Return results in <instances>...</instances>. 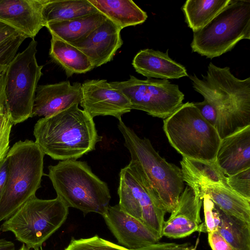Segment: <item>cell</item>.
Returning a JSON list of instances; mask_svg holds the SVG:
<instances>
[{"instance_id":"74e56055","label":"cell","mask_w":250,"mask_h":250,"mask_svg":"<svg viewBox=\"0 0 250 250\" xmlns=\"http://www.w3.org/2000/svg\"><path fill=\"white\" fill-rule=\"evenodd\" d=\"M0 250H15V244L4 239H0Z\"/></svg>"},{"instance_id":"d590c367","label":"cell","mask_w":250,"mask_h":250,"mask_svg":"<svg viewBox=\"0 0 250 250\" xmlns=\"http://www.w3.org/2000/svg\"><path fill=\"white\" fill-rule=\"evenodd\" d=\"M19 35L21 34L10 26L0 22V45Z\"/></svg>"},{"instance_id":"83f0119b","label":"cell","mask_w":250,"mask_h":250,"mask_svg":"<svg viewBox=\"0 0 250 250\" xmlns=\"http://www.w3.org/2000/svg\"><path fill=\"white\" fill-rule=\"evenodd\" d=\"M64 250H129L100 237L98 235L87 238H72Z\"/></svg>"},{"instance_id":"3957f363","label":"cell","mask_w":250,"mask_h":250,"mask_svg":"<svg viewBox=\"0 0 250 250\" xmlns=\"http://www.w3.org/2000/svg\"><path fill=\"white\" fill-rule=\"evenodd\" d=\"M75 104L35 124V142L44 154L56 160H77L95 149L102 140L93 118Z\"/></svg>"},{"instance_id":"4dcf8cb0","label":"cell","mask_w":250,"mask_h":250,"mask_svg":"<svg viewBox=\"0 0 250 250\" xmlns=\"http://www.w3.org/2000/svg\"><path fill=\"white\" fill-rule=\"evenodd\" d=\"M229 188L239 195L250 200V168L227 176Z\"/></svg>"},{"instance_id":"ab89813d","label":"cell","mask_w":250,"mask_h":250,"mask_svg":"<svg viewBox=\"0 0 250 250\" xmlns=\"http://www.w3.org/2000/svg\"><path fill=\"white\" fill-rule=\"evenodd\" d=\"M18 250H30L27 248V247L25 245V244H23L21 247Z\"/></svg>"},{"instance_id":"7c38bea8","label":"cell","mask_w":250,"mask_h":250,"mask_svg":"<svg viewBox=\"0 0 250 250\" xmlns=\"http://www.w3.org/2000/svg\"><path fill=\"white\" fill-rule=\"evenodd\" d=\"M80 104L93 118L111 116L119 120L132 110L126 96L104 79L86 80L82 83Z\"/></svg>"},{"instance_id":"484cf974","label":"cell","mask_w":250,"mask_h":250,"mask_svg":"<svg viewBox=\"0 0 250 250\" xmlns=\"http://www.w3.org/2000/svg\"><path fill=\"white\" fill-rule=\"evenodd\" d=\"M231 0H188L182 7L185 21L193 32L205 26Z\"/></svg>"},{"instance_id":"603a6c76","label":"cell","mask_w":250,"mask_h":250,"mask_svg":"<svg viewBox=\"0 0 250 250\" xmlns=\"http://www.w3.org/2000/svg\"><path fill=\"white\" fill-rule=\"evenodd\" d=\"M49 55L64 70L67 77L83 74L94 67L88 57L74 45L52 37Z\"/></svg>"},{"instance_id":"ac0fdd59","label":"cell","mask_w":250,"mask_h":250,"mask_svg":"<svg viewBox=\"0 0 250 250\" xmlns=\"http://www.w3.org/2000/svg\"><path fill=\"white\" fill-rule=\"evenodd\" d=\"M215 161L228 176L250 168V125L221 140Z\"/></svg>"},{"instance_id":"5bb4252c","label":"cell","mask_w":250,"mask_h":250,"mask_svg":"<svg viewBox=\"0 0 250 250\" xmlns=\"http://www.w3.org/2000/svg\"><path fill=\"white\" fill-rule=\"evenodd\" d=\"M48 0H0V22L26 38H34L45 25L43 8Z\"/></svg>"},{"instance_id":"8fae6325","label":"cell","mask_w":250,"mask_h":250,"mask_svg":"<svg viewBox=\"0 0 250 250\" xmlns=\"http://www.w3.org/2000/svg\"><path fill=\"white\" fill-rule=\"evenodd\" d=\"M118 205L146 225L161 238L166 212L159 208L126 165L119 173Z\"/></svg>"},{"instance_id":"9a60e30c","label":"cell","mask_w":250,"mask_h":250,"mask_svg":"<svg viewBox=\"0 0 250 250\" xmlns=\"http://www.w3.org/2000/svg\"><path fill=\"white\" fill-rule=\"evenodd\" d=\"M202 203L203 198L187 186L181 194L177 206L169 218L164 222L162 236L178 239L189 236L195 231H200Z\"/></svg>"},{"instance_id":"ba28073f","label":"cell","mask_w":250,"mask_h":250,"mask_svg":"<svg viewBox=\"0 0 250 250\" xmlns=\"http://www.w3.org/2000/svg\"><path fill=\"white\" fill-rule=\"evenodd\" d=\"M68 214V207L58 197L46 200L35 196L6 220L0 230L12 232L28 249H36L62 225Z\"/></svg>"},{"instance_id":"5b68a950","label":"cell","mask_w":250,"mask_h":250,"mask_svg":"<svg viewBox=\"0 0 250 250\" xmlns=\"http://www.w3.org/2000/svg\"><path fill=\"white\" fill-rule=\"evenodd\" d=\"M44 155L35 142L27 139L15 143L9 150L8 174L0 199V222L36 196L43 175Z\"/></svg>"},{"instance_id":"44dd1931","label":"cell","mask_w":250,"mask_h":250,"mask_svg":"<svg viewBox=\"0 0 250 250\" xmlns=\"http://www.w3.org/2000/svg\"><path fill=\"white\" fill-rule=\"evenodd\" d=\"M106 19L98 12L68 21L49 22L45 27L52 37L72 44L84 39Z\"/></svg>"},{"instance_id":"7402d4cb","label":"cell","mask_w":250,"mask_h":250,"mask_svg":"<svg viewBox=\"0 0 250 250\" xmlns=\"http://www.w3.org/2000/svg\"><path fill=\"white\" fill-rule=\"evenodd\" d=\"M97 9L121 30L141 24L147 18L146 12L132 0H88Z\"/></svg>"},{"instance_id":"ffe728a7","label":"cell","mask_w":250,"mask_h":250,"mask_svg":"<svg viewBox=\"0 0 250 250\" xmlns=\"http://www.w3.org/2000/svg\"><path fill=\"white\" fill-rule=\"evenodd\" d=\"M180 164L184 181L202 198L201 188L204 186L214 185L229 188L227 177L215 161H204L183 157Z\"/></svg>"},{"instance_id":"d6986e66","label":"cell","mask_w":250,"mask_h":250,"mask_svg":"<svg viewBox=\"0 0 250 250\" xmlns=\"http://www.w3.org/2000/svg\"><path fill=\"white\" fill-rule=\"evenodd\" d=\"M167 51L141 50L134 57L132 65L138 73L147 78L168 80L188 76L185 66L171 59Z\"/></svg>"},{"instance_id":"8992f818","label":"cell","mask_w":250,"mask_h":250,"mask_svg":"<svg viewBox=\"0 0 250 250\" xmlns=\"http://www.w3.org/2000/svg\"><path fill=\"white\" fill-rule=\"evenodd\" d=\"M163 130L170 145L183 157L215 161L221 139L193 103L183 104L164 119Z\"/></svg>"},{"instance_id":"f35d334b","label":"cell","mask_w":250,"mask_h":250,"mask_svg":"<svg viewBox=\"0 0 250 250\" xmlns=\"http://www.w3.org/2000/svg\"><path fill=\"white\" fill-rule=\"evenodd\" d=\"M5 71L0 73V92L4 88L5 80Z\"/></svg>"},{"instance_id":"60d3db41","label":"cell","mask_w":250,"mask_h":250,"mask_svg":"<svg viewBox=\"0 0 250 250\" xmlns=\"http://www.w3.org/2000/svg\"><path fill=\"white\" fill-rule=\"evenodd\" d=\"M4 96V88L0 92V101Z\"/></svg>"},{"instance_id":"b9f144b4","label":"cell","mask_w":250,"mask_h":250,"mask_svg":"<svg viewBox=\"0 0 250 250\" xmlns=\"http://www.w3.org/2000/svg\"><path fill=\"white\" fill-rule=\"evenodd\" d=\"M34 250H43L42 247L34 249Z\"/></svg>"},{"instance_id":"e575fe53","label":"cell","mask_w":250,"mask_h":250,"mask_svg":"<svg viewBox=\"0 0 250 250\" xmlns=\"http://www.w3.org/2000/svg\"><path fill=\"white\" fill-rule=\"evenodd\" d=\"M192 247L189 243H157L136 250H189Z\"/></svg>"},{"instance_id":"277c9868","label":"cell","mask_w":250,"mask_h":250,"mask_svg":"<svg viewBox=\"0 0 250 250\" xmlns=\"http://www.w3.org/2000/svg\"><path fill=\"white\" fill-rule=\"evenodd\" d=\"M57 196L69 208L103 215L111 198L107 184L92 171L85 162L61 161L48 167Z\"/></svg>"},{"instance_id":"d4e9b609","label":"cell","mask_w":250,"mask_h":250,"mask_svg":"<svg viewBox=\"0 0 250 250\" xmlns=\"http://www.w3.org/2000/svg\"><path fill=\"white\" fill-rule=\"evenodd\" d=\"M99 11L88 0H48L42 12L45 25L68 21Z\"/></svg>"},{"instance_id":"2e32d148","label":"cell","mask_w":250,"mask_h":250,"mask_svg":"<svg viewBox=\"0 0 250 250\" xmlns=\"http://www.w3.org/2000/svg\"><path fill=\"white\" fill-rule=\"evenodd\" d=\"M82 83L63 81L38 85L32 109V117L51 116L74 104H80Z\"/></svg>"},{"instance_id":"52a82bcc","label":"cell","mask_w":250,"mask_h":250,"mask_svg":"<svg viewBox=\"0 0 250 250\" xmlns=\"http://www.w3.org/2000/svg\"><path fill=\"white\" fill-rule=\"evenodd\" d=\"M243 39L250 40V0H231L213 19L193 32V52L212 59L231 51Z\"/></svg>"},{"instance_id":"7a4b0ae2","label":"cell","mask_w":250,"mask_h":250,"mask_svg":"<svg viewBox=\"0 0 250 250\" xmlns=\"http://www.w3.org/2000/svg\"><path fill=\"white\" fill-rule=\"evenodd\" d=\"M202 79L189 76L194 90L215 108V128L220 139L250 125V77L240 79L228 66L210 62Z\"/></svg>"},{"instance_id":"d6a6232c","label":"cell","mask_w":250,"mask_h":250,"mask_svg":"<svg viewBox=\"0 0 250 250\" xmlns=\"http://www.w3.org/2000/svg\"><path fill=\"white\" fill-rule=\"evenodd\" d=\"M201 115L213 126L215 127L217 120V112L214 107L207 100L193 103Z\"/></svg>"},{"instance_id":"7bdbcfd3","label":"cell","mask_w":250,"mask_h":250,"mask_svg":"<svg viewBox=\"0 0 250 250\" xmlns=\"http://www.w3.org/2000/svg\"><path fill=\"white\" fill-rule=\"evenodd\" d=\"M189 250H196V248H191Z\"/></svg>"},{"instance_id":"cb8c5ba5","label":"cell","mask_w":250,"mask_h":250,"mask_svg":"<svg viewBox=\"0 0 250 250\" xmlns=\"http://www.w3.org/2000/svg\"><path fill=\"white\" fill-rule=\"evenodd\" d=\"M201 194L208 195L213 202L226 213L250 223V200L239 195L230 188L211 185L201 188Z\"/></svg>"},{"instance_id":"30bf717a","label":"cell","mask_w":250,"mask_h":250,"mask_svg":"<svg viewBox=\"0 0 250 250\" xmlns=\"http://www.w3.org/2000/svg\"><path fill=\"white\" fill-rule=\"evenodd\" d=\"M128 99L131 109L142 110L154 117L165 119L182 104L184 94L177 84L168 80L132 76L125 81L110 82Z\"/></svg>"},{"instance_id":"4316f807","label":"cell","mask_w":250,"mask_h":250,"mask_svg":"<svg viewBox=\"0 0 250 250\" xmlns=\"http://www.w3.org/2000/svg\"><path fill=\"white\" fill-rule=\"evenodd\" d=\"M216 207L220 219L217 231L234 250H250V223L230 216Z\"/></svg>"},{"instance_id":"1f68e13d","label":"cell","mask_w":250,"mask_h":250,"mask_svg":"<svg viewBox=\"0 0 250 250\" xmlns=\"http://www.w3.org/2000/svg\"><path fill=\"white\" fill-rule=\"evenodd\" d=\"M205 223H202L200 231L208 233L217 230L220 219L215 204L208 195L203 197Z\"/></svg>"},{"instance_id":"836d02e7","label":"cell","mask_w":250,"mask_h":250,"mask_svg":"<svg viewBox=\"0 0 250 250\" xmlns=\"http://www.w3.org/2000/svg\"><path fill=\"white\" fill-rule=\"evenodd\" d=\"M208 234V243L212 250H234L217 230Z\"/></svg>"},{"instance_id":"8d00e7d4","label":"cell","mask_w":250,"mask_h":250,"mask_svg":"<svg viewBox=\"0 0 250 250\" xmlns=\"http://www.w3.org/2000/svg\"><path fill=\"white\" fill-rule=\"evenodd\" d=\"M8 174V161L6 157L0 162V199L3 193Z\"/></svg>"},{"instance_id":"9c48e42d","label":"cell","mask_w":250,"mask_h":250,"mask_svg":"<svg viewBox=\"0 0 250 250\" xmlns=\"http://www.w3.org/2000/svg\"><path fill=\"white\" fill-rule=\"evenodd\" d=\"M37 42L32 39L28 46L16 55L5 71L4 95L13 125L32 117L38 83L42 75V65L38 63Z\"/></svg>"},{"instance_id":"e0dca14e","label":"cell","mask_w":250,"mask_h":250,"mask_svg":"<svg viewBox=\"0 0 250 250\" xmlns=\"http://www.w3.org/2000/svg\"><path fill=\"white\" fill-rule=\"evenodd\" d=\"M121 30L107 19L86 38L72 45L88 57L94 68L101 66L111 61L123 45Z\"/></svg>"},{"instance_id":"4fadbf2b","label":"cell","mask_w":250,"mask_h":250,"mask_svg":"<svg viewBox=\"0 0 250 250\" xmlns=\"http://www.w3.org/2000/svg\"><path fill=\"white\" fill-rule=\"evenodd\" d=\"M103 217L118 242L129 250L150 246L161 239L142 221L122 210L118 204L109 206Z\"/></svg>"},{"instance_id":"f546056e","label":"cell","mask_w":250,"mask_h":250,"mask_svg":"<svg viewBox=\"0 0 250 250\" xmlns=\"http://www.w3.org/2000/svg\"><path fill=\"white\" fill-rule=\"evenodd\" d=\"M26 38L25 36L19 35L0 45V73L6 70Z\"/></svg>"},{"instance_id":"6da1fadb","label":"cell","mask_w":250,"mask_h":250,"mask_svg":"<svg viewBox=\"0 0 250 250\" xmlns=\"http://www.w3.org/2000/svg\"><path fill=\"white\" fill-rule=\"evenodd\" d=\"M118 127L130 154L127 166L132 173L156 205L171 213L184 189L181 168L162 158L148 139L139 137L122 119Z\"/></svg>"},{"instance_id":"f1b7e54d","label":"cell","mask_w":250,"mask_h":250,"mask_svg":"<svg viewBox=\"0 0 250 250\" xmlns=\"http://www.w3.org/2000/svg\"><path fill=\"white\" fill-rule=\"evenodd\" d=\"M12 125L4 95L0 101V162L6 157L9 150V137Z\"/></svg>"}]
</instances>
